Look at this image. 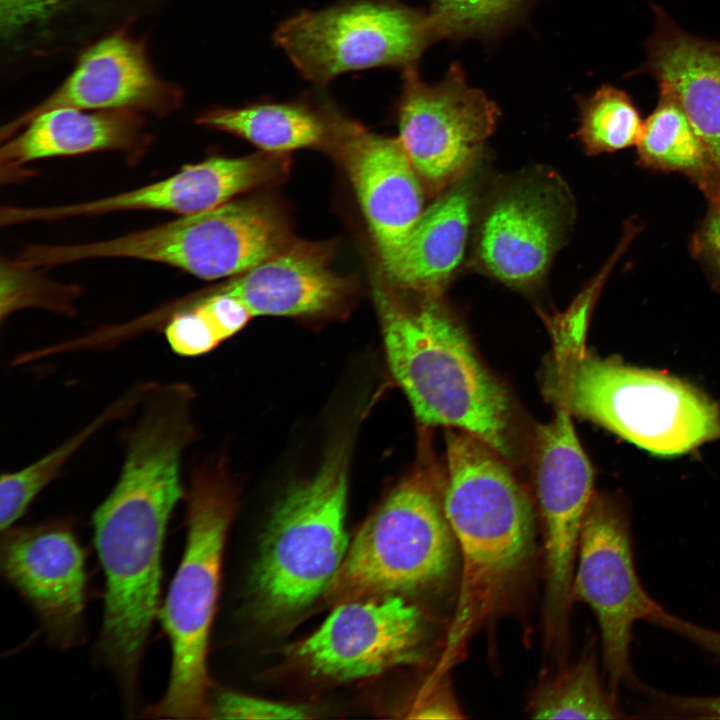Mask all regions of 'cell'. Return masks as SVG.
<instances>
[{
  "label": "cell",
  "instance_id": "obj_21",
  "mask_svg": "<svg viewBox=\"0 0 720 720\" xmlns=\"http://www.w3.org/2000/svg\"><path fill=\"white\" fill-rule=\"evenodd\" d=\"M476 194L464 178L425 208L394 259L393 282L422 297H439L464 258Z\"/></svg>",
  "mask_w": 720,
  "mask_h": 720
},
{
  "label": "cell",
  "instance_id": "obj_5",
  "mask_svg": "<svg viewBox=\"0 0 720 720\" xmlns=\"http://www.w3.org/2000/svg\"><path fill=\"white\" fill-rule=\"evenodd\" d=\"M350 439L328 449L319 470L291 487L265 529L253 575L259 615L291 616L326 594L349 548L346 506Z\"/></svg>",
  "mask_w": 720,
  "mask_h": 720
},
{
  "label": "cell",
  "instance_id": "obj_14",
  "mask_svg": "<svg viewBox=\"0 0 720 720\" xmlns=\"http://www.w3.org/2000/svg\"><path fill=\"white\" fill-rule=\"evenodd\" d=\"M1 572L39 618L48 642L69 648L84 626L85 554L70 521L53 520L2 531Z\"/></svg>",
  "mask_w": 720,
  "mask_h": 720
},
{
  "label": "cell",
  "instance_id": "obj_7",
  "mask_svg": "<svg viewBox=\"0 0 720 720\" xmlns=\"http://www.w3.org/2000/svg\"><path fill=\"white\" fill-rule=\"evenodd\" d=\"M279 211L257 200L229 201L112 239L52 245V264L127 258L178 268L214 280L237 276L289 245Z\"/></svg>",
  "mask_w": 720,
  "mask_h": 720
},
{
  "label": "cell",
  "instance_id": "obj_35",
  "mask_svg": "<svg viewBox=\"0 0 720 720\" xmlns=\"http://www.w3.org/2000/svg\"><path fill=\"white\" fill-rule=\"evenodd\" d=\"M694 710L700 718L720 719V697H697Z\"/></svg>",
  "mask_w": 720,
  "mask_h": 720
},
{
  "label": "cell",
  "instance_id": "obj_26",
  "mask_svg": "<svg viewBox=\"0 0 720 720\" xmlns=\"http://www.w3.org/2000/svg\"><path fill=\"white\" fill-rule=\"evenodd\" d=\"M580 125L576 137L587 155L613 153L636 146L643 120L633 99L604 84L579 99Z\"/></svg>",
  "mask_w": 720,
  "mask_h": 720
},
{
  "label": "cell",
  "instance_id": "obj_28",
  "mask_svg": "<svg viewBox=\"0 0 720 720\" xmlns=\"http://www.w3.org/2000/svg\"><path fill=\"white\" fill-rule=\"evenodd\" d=\"M35 268L22 266L15 261L1 265V308L3 323L12 313L23 308H41L72 315L78 287L63 285L43 278Z\"/></svg>",
  "mask_w": 720,
  "mask_h": 720
},
{
  "label": "cell",
  "instance_id": "obj_19",
  "mask_svg": "<svg viewBox=\"0 0 720 720\" xmlns=\"http://www.w3.org/2000/svg\"><path fill=\"white\" fill-rule=\"evenodd\" d=\"M150 142L139 112L53 109L32 119L1 147V172L45 158L104 151L136 160Z\"/></svg>",
  "mask_w": 720,
  "mask_h": 720
},
{
  "label": "cell",
  "instance_id": "obj_2",
  "mask_svg": "<svg viewBox=\"0 0 720 720\" xmlns=\"http://www.w3.org/2000/svg\"><path fill=\"white\" fill-rule=\"evenodd\" d=\"M375 300L390 370L421 424L469 433L510 458L507 392L439 297L412 305L377 286Z\"/></svg>",
  "mask_w": 720,
  "mask_h": 720
},
{
  "label": "cell",
  "instance_id": "obj_30",
  "mask_svg": "<svg viewBox=\"0 0 720 720\" xmlns=\"http://www.w3.org/2000/svg\"><path fill=\"white\" fill-rule=\"evenodd\" d=\"M311 711L301 705L289 704L223 692L210 700V718L215 719H303Z\"/></svg>",
  "mask_w": 720,
  "mask_h": 720
},
{
  "label": "cell",
  "instance_id": "obj_32",
  "mask_svg": "<svg viewBox=\"0 0 720 720\" xmlns=\"http://www.w3.org/2000/svg\"><path fill=\"white\" fill-rule=\"evenodd\" d=\"M180 302L194 305L209 321L222 341L243 329L253 317L242 301L219 290L203 297L183 299Z\"/></svg>",
  "mask_w": 720,
  "mask_h": 720
},
{
  "label": "cell",
  "instance_id": "obj_15",
  "mask_svg": "<svg viewBox=\"0 0 720 720\" xmlns=\"http://www.w3.org/2000/svg\"><path fill=\"white\" fill-rule=\"evenodd\" d=\"M287 168L288 161L281 153L211 157L185 165L163 180L104 198L48 207H2L0 224L11 226L139 210L190 215L220 206L242 192L274 181L283 176Z\"/></svg>",
  "mask_w": 720,
  "mask_h": 720
},
{
  "label": "cell",
  "instance_id": "obj_17",
  "mask_svg": "<svg viewBox=\"0 0 720 720\" xmlns=\"http://www.w3.org/2000/svg\"><path fill=\"white\" fill-rule=\"evenodd\" d=\"M180 102L177 89L152 70L143 46L115 33L87 49L73 72L42 102L1 129L2 140L40 114L58 108L131 110L164 115Z\"/></svg>",
  "mask_w": 720,
  "mask_h": 720
},
{
  "label": "cell",
  "instance_id": "obj_12",
  "mask_svg": "<svg viewBox=\"0 0 720 720\" xmlns=\"http://www.w3.org/2000/svg\"><path fill=\"white\" fill-rule=\"evenodd\" d=\"M570 195L551 174L522 177L498 192L480 221L475 259L480 269L510 287L539 284L572 218Z\"/></svg>",
  "mask_w": 720,
  "mask_h": 720
},
{
  "label": "cell",
  "instance_id": "obj_22",
  "mask_svg": "<svg viewBox=\"0 0 720 720\" xmlns=\"http://www.w3.org/2000/svg\"><path fill=\"white\" fill-rule=\"evenodd\" d=\"M322 111L304 102H262L215 108L197 123L241 137L267 153L317 146L331 138L330 105Z\"/></svg>",
  "mask_w": 720,
  "mask_h": 720
},
{
  "label": "cell",
  "instance_id": "obj_16",
  "mask_svg": "<svg viewBox=\"0 0 720 720\" xmlns=\"http://www.w3.org/2000/svg\"><path fill=\"white\" fill-rule=\"evenodd\" d=\"M331 138L353 185L383 266L424 211L422 181L399 138L382 136L330 108Z\"/></svg>",
  "mask_w": 720,
  "mask_h": 720
},
{
  "label": "cell",
  "instance_id": "obj_10",
  "mask_svg": "<svg viewBox=\"0 0 720 720\" xmlns=\"http://www.w3.org/2000/svg\"><path fill=\"white\" fill-rule=\"evenodd\" d=\"M403 72L398 138L422 183L442 192L472 168L500 111L481 90L468 85L457 63L432 85L421 80L416 67Z\"/></svg>",
  "mask_w": 720,
  "mask_h": 720
},
{
  "label": "cell",
  "instance_id": "obj_24",
  "mask_svg": "<svg viewBox=\"0 0 720 720\" xmlns=\"http://www.w3.org/2000/svg\"><path fill=\"white\" fill-rule=\"evenodd\" d=\"M153 384L141 382L133 385L47 454L22 469L2 473L1 532L12 527L25 514L33 500L59 476L72 456L91 438L110 423L124 419L141 407Z\"/></svg>",
  "mask_w": 720,
  "mask_h": 720
},
{
  "label": "cell",
  "instance_id": "obj_13",
  "mask_svg": "<svg viewBox=\"0 0 720 720\" xmlns=\"http://www.w3.org/2000/svg\"><path fill=\"white\" fill-rule=\"evenodd\" d=\"M423 624L418 607L401 595L347 600L294 646L293 656L327 679L367 678L416 661Z\"/></svg>",
  "mask_w": 720,
  "mask_h": 720
},
{
  "label": "cell",
  "instance_id": "obj_33",
  "mask_svg": "<svg viewBox=\"0 0 720 720\" xmlns=\"http://www.w3.org/2000/svg\"><path fill=\"white\" fill-rule=\"evenodd\" d=\"M423 687L410 709L409 718H461L451 696L438 687Z\"/></svg>",
  "mask_w": 720,
  "mask_h": 720
},
{
  "label": "cell",
  "instance_id": "obj_9",
  "mask_svg": "<svg viewBox=\"0 0 720 720\" xmlns=\"http://www.w3.org/2000/svg\"><path fill=\"white\" fill-rule=\"evenodd\" d=\"M572 595L593 610L600 628L610 690L637 685L629 659L635 622L655 624L665 609L653 600L638 577L629 521L616 504L592 498L581 528Z\"/></svg>",
  "mask_w": 720,
  "mask_h": 720
},
{
  "label": "cell",
  "instance_id": "obj_31",
  "mask_svg": "<svg viewBox=\"0 0 720 720\" xmlns=\"http://www.w3.org/2000/svg\"><path fill=\"white\" fill-rule=\"evenodd\" d=\"M707 202V211L698 223L689 247L712 288L720 293V194Z\"/></svg>",
  "mask_w": 720,
  "mask_h": 720
},
{
  "label": "cell",
  "instance_id": "obj_18",
  "mask_svg": "<svg viewBox=\"0 0 720 720\" xmlns=\"http://www.w3.org/2000/svg\"><path fill=\"white\" fill-rule=\"evenodd\" d=\"M653 10L647 59L633 74L649 75L678 102L720 176V42L694 37L661 7Z\"/></svg>",
  "mask_w": 720,
  "mask_h": 720
},
{
  "label": "cell",
  "instance_id": "obj_3",
  "mask_svg": "<svg viewBox=\"0 0 720 720\" xmlns=\"http://www.w3.org/2000/svg\"><path fill=\"white\" fill-rule=\"evenodd\" d=\"M588 321L571 313L550 320L552 398L656 455L683 454L720 438L717 407L692 386L589 354L584 347Z\"/></svg>",
  "mask_w": 720,
  "mask_h": 720
},
{
  "label": "cell",
  "instance_id": "obj_8",
  "mask_svg": "<svg viewBox=\"0 0 720 720\" xmlns=\"http://www.w3.org/2000/svg\"><path fill=\"white\" fill-rule=\"evenodd\" d=\"M273 39L302 77L319 87L347 72L414 68L435 40L427 14L397 0H346L303 10L283 21Z\"/></svg>",
  "mask_w": 720,
  "mask_h": 720
},
{
  "label": "cell",
  "instance_id": "obj_11",
  "mask_svg": "<svg viewBox=\"0 0 720 720\" xmlns=\"http://www.w3.org/2000/svg\"><path fill=\"white\" fill-rule=\"evenodd\" d=\"M555 414L536 433L535 484L545 530L546 639H567L575 558L593 498V472L575 433L567 404L553 399Z\"/></svg>",
  "mask_w": 720,
  "mask_h": 720
},
{
  "label": "cell",
  "instance_id": "obj_23",
  "mask_svg": "<svg viewBox=\"0 0 720 720\" xmlns=\"http://www.w3.org/2000/svg\"><path fill=\"white\" fill-rule=\"evenodd\" d=\"M635 147L639 167L679 173L697 186L707 201L720 194V176L684 110L670 94L659 91L657 105L643 121Z\"/></svg>",
  "mask_w": 720,
  "mask_h": 720
},
{
  "label": "cell",
  "instance_id": "obj_1",
  "mask_svg": "<svg viewBox=\"0 0 720 720\" xmlns=\"http://www.w3.org/2000/svg\"><path fill=\"white\" fill-rule=\"evenodd\" d=\"M443 508L460 551L459 594L444 650L433 672L442 678L489 617L529 558L530 501L504 457L475 436H445Z\"/></svg>",
  "mask_w": 720,
  "mask_h": 720
},
{
  "label": "cell",
  "instance_id": "obj_4",
  "mask_svg": "<svg viewBox=\"0 0 720 720\" xmlns=\"http://www.w3.org/2000/svg\"><path fill=\"white\" fill-rule=\"evenodd\" d=\"M184 498L185 548L158 615L171 645L169 681L161 699L143 711L144 718H210L209 637L236 504L224 457L191 470Z\"/></svg>",
  "mask_w": 720,
  "mask_h": 720
},
{
  "label": "cell",
  "instance_id": "obj_6",
  "mask_svg": "<svg viewBox=\"0 0 720 720\" xmlns=\"http://www.w3.org/2000/svg\"><path fill=\"white\" fill-rule=\"evenodd\" d=\"M442 496L434 465L422 457L357 531L328 600L404 596L446 576L456 542Z\"/></svg>",
  "mask_w": 720,
  "mask_h": 720
},
{
  "label": "cell",
  "instance_id": "obj_34",
  "mask_svg": "<svg viewBox=\"0 0 720 720\" xmlns=\"http://www.w3.org/2000/svg\"><path fill=\"white\" fill-rule=\"evenodd\" d=\"M687 637L703 649L720 655V633L693 624L688 630Z\"/></svg>",
  "mask_w": 720,
  "mask_h": 720
},
{
  "label": "cell",
  "instance_id": "obj_29",
  "mask_svg": "<svg viewBox=\"0 0 720 720\" xmlns=\"http://www.w3.org/2000/svg\"><path fill=\"white\" fill-rule=\"evenodd\" d=\"M168 311L170 314L163 331L174 353L186 357L199 356L212 351L223 342L194 305L177 302L169 306Z\"/></svg>",
  "mask_w": 720,
  "mask_h": 720
},
{
  "label": "cell",
  "instance_id": "obj_27",
  "mask_svg": "<svg viewBox=\"0 0 720 720\" xmlns=\"http://www.w3.org/2000/svg\"><path fill=\"white\" fill-rule=\"evenodd\" d=\"M528 0H432L427 13L434 39L488 37L518 16Z\"/></svg>",
  "mask_w": 720,
  "mask_h": 720
},
{
  "label": "cell",
  "instance_id": "obj_25",
  "mask_svg": "<svg viewBox=\"0 0 720 720\" xmlns=\"http://www.w3.org/2000/svg\"><path fill=\"white\" fill-rule=\"evenodd\" d=\"M537 719H616L625 717L616 695L603 687L593 653L546 683L531 705Z\"/></svg>",
  "mask_w": 720,
  "mask_h": 720
},
{
  "label": "cell",
  "instance_id": "obj_20",
  "mask_svg": "<svg viewBox=\"0 0 720 720\" xmlns=\"http://www.w3.org/2000/svg\"><path fill=\"white\" fill-rule=\"evenodd\" d=\"M218 290L242 301L253 316H312L338 308L348 286L320 248L289 244Z\"/></svg>",
  "mask_w": 720,
  "mask_h": 720
}]
</instances>
